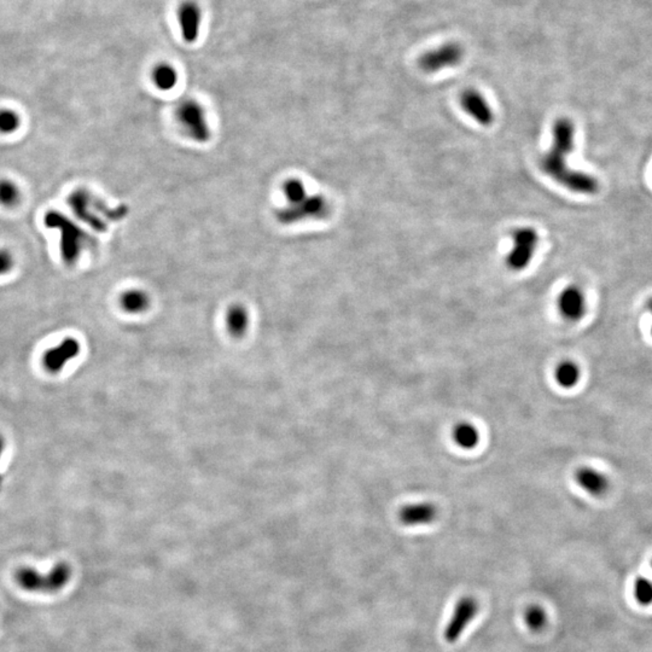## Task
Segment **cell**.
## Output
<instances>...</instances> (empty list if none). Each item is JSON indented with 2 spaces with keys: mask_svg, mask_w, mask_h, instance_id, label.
<instances>
[{
  "mask_svg": "<svg viewBox=\"0 0 652 652\" xmlns=\"http://www.w3.org/2000/svg\"><path fill=\"white\" fill-rule=\"evenodd\" d=\"M575 126L571 120L560 118L553 125V144L541 158V170L555 182L575 194H595L599 191V182L595 177L568 167L565 158L574 148Z\"/></svg>",
  "mask_w": 652,
  "mask_h": 652,
  "instance_id": "cell-1",
  "label": "cell"
},
{
  "mask_svg": "<svg viewBox=\"0 0 652 652\" xmlns=\"http://www.w3.org/2000/svg\"><path fill=\"white\" fill-rule=\"evenodd\" d=\"M72 578V569L67 563H57L48 574H41L34 568H20L15 580L22 590L39 593H56L65 588Z\"/></svg>",
  "mask_w": 652,
  "mask_h": 652,
  "instance_id": "cell-2",
  "label": "cell"
},
{
  "mask_svg": "<svg viewBox=\"0 0 652 652\" xmlns=\"http://www.w3.org/2000/svg\"><path fill=\"white\" fill-rule=\"evenodd\" d=\"M44 221L46 226L58 230L61 233V254L65 264H75L87 243L89 236L73 220L60 211H49L45 215Z\"/></svg>",
  "mask_w": 652,
  "mask_h": 652,
  "instance_id": "cell-3",
  "label": "cell"
},
{
  "mask_svg": "<svg viewBox=\"0 0 652 652\" xmlns=\"http://www.w3.org/2000/svg\"><path fill=\"white\" fill-rule=\"evenodd\" d=\"M175 118L182 132L194 142L206 143L211 138L207 113L199 101L194 99L182 101L177 106Z\"/></svg>",
  "mask_w": 652,
  "mask_h": 652,
  "instance_id": "cell-4",
  "label": "cell"
},
{
  "mask_svg": "<svg viewBox=\"0 0 652 652\" xmlns=\"http://www.w3.org/2000/svg\"><path fill=\"white\" fill-rule=\"evenodd\" d=\"M68 204L77 219L82 220L97 231H103L106 228V223L101 219V214H109L110 211L103 209V203L96 199L89 191L84 189L74 191L68 197Z\"/></svg>",
  "mask_w": 652,
  "mask_h": 652,
  "instance_id": "cell-5",
  "label": "cell"
},
{
  "mask_svg": "<svg viewBox=\"0 0 652 652\" xmlns=\"http://www.w3.org/2000/svg\"><path fill=\"white\" fill-rule=\"evenodd\" d=\"M512 239L514 247L507 258V267L514 272L523 271L531 264L534 256L538 245V233L531 227H522L514 232Z\"/></svg>",
  "mask_w": 652,
  "mask_h": 652,
  "instance_id": "cell-6",
  "label": "cell"
},
{
  "mask_svg": "<svg viewBox=\"0 0 652 652\" xmlns=\"http://www.w3.org/2000/svg\"><path fill=\"white\" fill-rule=\"evenodd\" d=\"M464 56V51L457 43H447L438 49L430 50L419 58L418 65L426 73H436L445 68L458 65Z\"/></svg>",
  "mask_w": 652,
  "mask_h": 652,
  "instance_id": "cell-7",
  "label": "cell"
},
{
  "mask_svg": "<svg viewBox=\"0 0 652 652\" xmlns=\"http://www.w3.org/2000/svg\"><path fill=\"white\" fill-rule=\"evenodd\" d=\"M478 612L477 600L465 597L459 600L448 624L443 631V638L447 643L454 644L463 636L466 627L474 620Z\"/></svg>",
  "mask_w": 652,
  "mask_h": 652,
  "instance_id": "cell-8",
  "label": "cell"
},
{
  "mask_svg": "<svg viewBox=\"0 0 652 652\" xmlns=\"http://www.w3.org/2000/svg\"><path fill=\"white\" fill-rule=\"evenodd\" d=\"M560 316L568 321H579L586 314V297L582 290L576 285H569L560 292L557 300Z\"/></svg>",
  "mask_w": 652,
  "mask_h": 652,
  "instance_id": "cell-9",
  "label": "cell"
},
{
  "mask_svg": "<svg viewBox=\"0 0 652 652\" xmlns=\"http://www.w3.org/2000/svg\"><path fill=\"white\" fill-rule=\"evenodd\" d=\"M178 22L182 37L187 44L197 40L201 31L202 11L194 0H187L178 9Z\"/></svg>",
  "mask_w": 652,
  "mask_h": 652,
  "instance_id": "cell-10",
  "label": "cell"
},
{
  "mask_svg": "<svg viewBox=\"0 0 652 652\" xmlns=\"http://www.w3.org/2000/svg\"><path fill=\"white\" fill-rule=\"evenodd\" d=\"M328 213V201L321 196L306 197L302 202L295 206H289L280 213V218L287 223H294L297 220L309 218H323Z\"/></svg>",
  "mask_w": 652,
  "mask_h": 652,
  "instance_id": "cell-11",
  "label": "cell"
},
{
  "mask_svg": "<svg viewBox=\"0 0 652 652\" xmlns=\"http://www.w3.org/2000/svg\"><path fill=\"white\" fill-rule=\"evenodd\" d=\"M460 104L464 111L480 125L490 126L494 122L493 110L477 89H465L460 96Z\"/></svg>",
  "mask_w": 652,
  "mask_h": 652,
  "instance_id": "cell-12",
  "label": "cell"
},
{
  "mask_svg": "<svg viewBox=\"0 0 652 652\" xmlns=\"http://www.w3.org/2000/svg\"><path fill=\"white\" fill-rule=\"evenodd\" d=\"M438 517V510L430 502H416L402 507L399 519L406 527H419L433 523Z\"/></svg>",
  "mask_w": 652,
  "mask_h": 652,
  "instance_id": "cell-13",
  "label": "cell"
},
{
  "mask_svg": "<svg viewBox=\"0 0 652 652\" xmlns=\"http://www.w3.org/2000/svg\"><path fill=\"white\" fill-rule=\"evenodd\" d=\"M80 353V345L74 338H65L61 345L46 352L44 365L51 372H60L68 361L77 357Z\"/></svg>",
  "mask_w": 652,
  "mask_h": 652,
  "instance_id": "cell-14",
  "label": "cell"
},
{
  "mask_svg": "<svg viewBox=\"0 0 652 652\" xmlns=\"http://www.w3.org/2000/svg\"><path fill=\"white\" fill-rule=\"evenodd\" d=\"M575 481L585 492L593 497L604 495L609 490L608 477L592 468H581L576 471Z\"/></svg>",
  "mask_w": 652,
  "mask_h": 652,
  "instance_id": "cell-15",
  "label": "cell"
},
{
  "mask_svg": "<svg viewBox=\"0 0 652 652\" xmlns=\"http://www.w3.org/2000/svg\"><path fill=\"white\" fill-rule=\"evenodd\" d=\"M250 323V316L247 308L241 304H235L228 308L226 313V326L232 336L241 337L247 333Z\"/></svg>",
  "mask_w": 652,
  "mask_h": 652,
  "instance_id": "cell-16",
  "label": "cell"
},
{
  "mask_svg": "<svg viewBox=\"0 0 652 652\" xmlns=\"http://www.w3.org/2000/svg\"><path fill=\"white\" fill-rule=\"evenodd\" d=\"M120 304L126 312L140 314L150 307V296L140 289H131L122 294Z\"/></svg>",
  "mask_w": 652,
  "mask_h": 652,
  "instance_id": "cell-17",
  "label": "cell"
},
{
  "mask_svg": "<svg viewBox=\"0 0 652 652\" xmlns=\"http://www.w3.org/2000/svg\"><path fill=\"white\" fill-rule=\"evenodd\" d=\"M151 79L154 85L161 91H170L178 84V72L170 63H160L151 72Z\"/></svg>",
  "mask_w": 652,
  "mask_h": 652,
  "instance_id": "cell-18",
  "label": "cell"
},
{
  "mask_svg": "<svg viewBox=\"0 0 652 652\" xmlns=\"http://www.w3.org/2000/svg\"><path fill=\"white\" fill-rule=\"evenodd\" d=\"M556 382L564 389L574 388L581 378V371L574 361L559 363L555 370Z\"/></svg>",
  "mask_w": 652,
  "mask_h": 652,
  "instance_id": "cell-19",
  "label": "cell"
},
{
  "mask_svg": "<svg viewBox=\"0 0 652 652\" xmlns=\"http://www.w3.org/2000/svg\"><path fill=\"white\" fill-rule=\"evenodd\" d=\"M453 441L463 450H473L480 442L477 428L471 423H459L453 429Z\"/></svg>",
  "mask_w": 652,
  "mask_h": 652,
  "instance_id": "cell-20",
  "label": "cell"
},
{
  "mask_svg": "<svg viewBox=\"0 0 652 652\" xmlns=\"http://www.w3.org/2000/svg\"><path fill=\"white\" fill-rule=\"evenodd\" d=\"M633 597L641 607L652 605V580L639 576L633 583Z\"/></svg>",
  "mask_w": 652,
  "mask_h": 652,
  "instance_id": "cell-21",
  "label": "cell"
},
{
  "mask_svg": "<svg viewBox=\"0 0 652 652\" xmlns=\"http://www.w3.org/2000/svg\"><path fill=\"white\" fill-rule=\"evenodd\" d=\"M524 621L531 632L538 633L546 627L547 615L539 605H531L524 612Z\"/></svg>",
  "mask_w": 652,
  "mask_h": 652,
  "instance_id": "cell-22",
  "label": "cell"
},
{
  "mask_svg": "<svg viewBox=\"0 0 652 652\" xmlns=\"http://www.w3.org/2000/svg\"><path fill=\"white\" fill-rule=\"evenodd\" d=\"M283 192L290 206L299 204L307 197L306 187H304V182L299 180V179H289L288 182H285Z\"/></svg>",
  "mask_w": 652,
  "mask_h": 652,
  "instance_id": "cell-23",
  "label": "cell"
},
{
  "mask_svg": "<svg viewBox=\"0 0 652 652\" xmlns=\"http://www.w3.org/2000/svg\"><path fill=\"white\" fill-rule=\"evenodd\" d=\"M21 192L15 182L3 179L0 180V204L4 207H13L20 201Z\"/></svg>",
  "mask_w": 652,
  "mask_h": 652,
  "instance_id": "cell-24",
  "label": "cell"
},
{
  "mask_svg": "<svg viewBox=\"0 0 652 652\" xmlns=\"http://www.w3.org/2000/svg\"><path fill=\"white\" fill-rule=\"evenodd\" d=\"M21 118L13 110L0 109V133L11 134L20 127Z\"/></svg>",
  "mask_w": 652,
  "mask_h": 652,
  "instance_id": "cell-25",
  "label": "cell"
},
{
  "mask_svg": "<svg viewBox=\"0 0 652 652\" xmlns=\"http://www.w3.org/2000/svg\"><path fill=\"white\" fill-rule=\"evenodd\" d=\"M13 267V258L9 251L0 250V276L11 271Z\"/></svg>",
  "mask_w": 652,
  "mask_h": 652,
  "instance_id": "cell-26",
  "label": "cell"
},
{
  "mask_svg": "<svg viewBox=\"0 0 652 652\" xmlns=\"http://www.w3.org/2000/svg\"><path fill=\"white\" fill-rule=\"evenodd\" d=\"M3 450H4V441H3V438H0V457H1Z\"/></svg>",
  "mask_w": 652,
  "mask_h": 652,
  "instance_id": "cell-27",
  "label": "cell"
},
{
  "mask_svg": "<svg viewBox=\"0 0 652 652\" xmlns=\"http://www.w3.org/2000/svg\"><path fill=\"white\" fill-rule=\"evenodd\" d=\"M648 307H650V311H651V313H652V300L650 301V304H648ZM651 335H652V325H651Z\"/></svg>",
  "mask_w": 652,
  "mask_h": 652,
  "instance_id": "cell-28",
  "label": "cell"
},
{
  "mask_svg": "<svg viewBox=\"0 0 652 652\" xmlns=\"http://www.w3.org/2000/svg\"><path fill=\"white\" fill-rule=\"evenodd\" d=\"M651 569H652V559H651Z\"/></svg>",
  "mask_w": 652,
  "mask_h": 652,
  "instance_id": "cell-29",
  "label": "cell"
}]
</instances>
